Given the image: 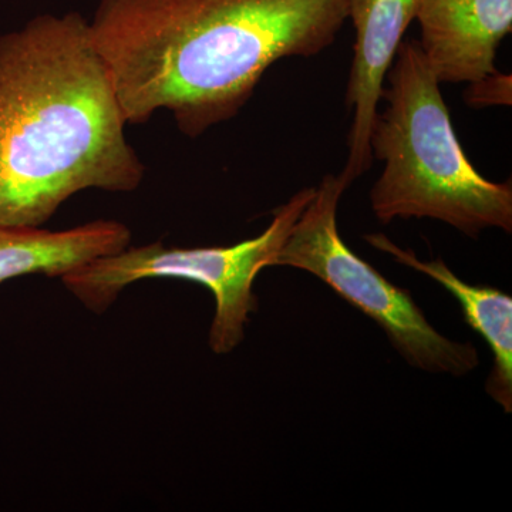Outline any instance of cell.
<instances>
[{"instance_id": "cell-1", "label": "cell", "mask_w": 512, "mask_h": 512, "mask_svg": "<svg viewBox=\"0 0 512 512\" xmlns=\"http://www.w3.org/2000/svg\"><path fill=\"white\" fill-rule=\"evenodd\" d=\"M348 0H100L90 39L127 124L171 113L185 136L234 119L284 57L335 43Z\"/></svg>"}, {"instance_id": "cell-2", "label": "cell", "mask_w": 512, "mask_h": 512, "mask_svg": "<svg viewBox=\"0 0 512 512\" xmlns=\"http://www.w3.org/2000/svg\"><path fill=\"white\" fill-rule=\"evenodd\" d=\"M126 126L82 13L0 36V227H42L82 191H136Z\"/></svg>"}, {"instance_id": "cell-3", "label": "cell", "mask_w": 512, "mask_h": 512, "mask_svg": "<svg viewBox=\"0 0 512 512\" xmlns=\"http://www.w3.org/2000/svg\"><path fill=\"white\" fill-rule=\"evenodd\" d=\"M386 79V107L370 136L384 165L370 191L377 220L431 218L471 238L487 228L511 234V181L487 180L464 154L419 42H402Z\"/></svg>"}, {"instance_id": "cell-4", "label": "cell", "mask_w": 512, "mask_h": 512, "mask_svg": "<svg viewBox=\"0 0 512 512\" xmlns=\"http://www.w3.org/2000/svg\"><path fill=\"white\" fill-rule=\"evenodd\" d=\"M316 187L303 188L276 208L269 227L259 237L232 247L168 248L163 242L121 249L100 256L60 278L64 288L90 312L109 311L127 286L144 279H181L205 286L215 299L208 345L227 355L245 339L249 318L258 311L256 276L275 266L276 256Z\"/></svg>"}, {"instance_id": "cell-5", "label": "cell", "mask_w": 512, "mask_h": 512, "mask_svg": "<svg viewBox=\"0 0 512 512\" xmlns=\"http://www.w3.org/2000/svg\"><path fill=\"white\" fill-rule=\"evenodd\" d=\"M349 184L328 174L316 187L276 256L275 266H291L318 276L340 298L375 320L409 365L423 372L464 376L480 363L471 343L446 338L430 325L412 293L387 281L345 244L338 229V205Z\"/></svg>"}, {"instance_id": "cell-6", "label": "cell", "mask_w": 512, "mask_h": 512, "mask_svg": "<svg viewBox=\"0 0 512 512\" xmlns=\"http://www.w3.org/2000/svg\"><path fill=\"white\" fill-rule=\"evenodd\" d=\"M420 0H348V19L355 28L346 106L353 113L349 153L340 177L352 185L372 167L373 124L382 101L387 72L404 33L416 19Z\"/></svg>"}, {"instance_id": "cell-7", "label": "cell", "mask_w": 512, "mask_h": 512, "mask_svg": "<svg viewBox=\"0 0 512 512\" xmlns=\"http://www.w3.org/2000/svg\"><path fill=\"white\" fill-rule=\"evenodd\" d=\"M424 60L439 83H474L498 72L495 57L512 30V0H420Z\"/></svg>"}, {"instance_id": "cell-8", "label": "cell", "mask_w": 512, "mask_h": 512, "mask_svg": "<svg viewBox=\"0 0 512 512\" xmlns=\"http://www.w3.org/2000/svg\"><path fill=\"white\" fill-rule=\"evenodd\" d=\"M367 244L386 252L399 264L430 276L446 288L463 311L464 320L487 342L493 353V370L485 383V392L505 413L512 412V298L500 289L470 285L458 278L443 259L420 261L412 251L393 244L386 235H365Z\"/></svg>"}, {"instance_id": "cell-9", "label": "cell", "mask_w": 512, "mask_h": 512, "mask_svg": "<svg viewBox=\"0 0 512 512\" xmlns=\"http://www.w3.org/2000/svg\"><path fill=\"white\" fill-rule=\"evenodd\" d=\"M131 231L119 221L100 220L66 229L0 227V284L25 275L62 278L100 256L131 244Z\"/></svg>"}, {"instance_id": "cell-10", "label": "cell", "mask_w": 512, "mask_h": 512, "mask_svg": "<svg viewBox=\"0 0 512 512\" xmlns=\"http://www.w3.org/2000/svg\"><path fill=\"white\" fill-rule=\"evenodd\" d=\"M511 74L495 72L468 84L464 99L470 107L511 106Z\"/></svg>"}]
</instances>
